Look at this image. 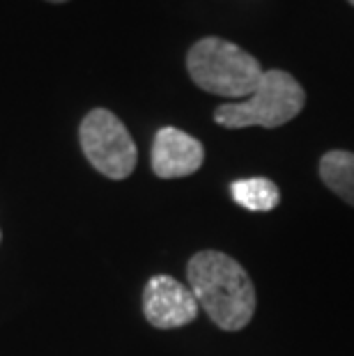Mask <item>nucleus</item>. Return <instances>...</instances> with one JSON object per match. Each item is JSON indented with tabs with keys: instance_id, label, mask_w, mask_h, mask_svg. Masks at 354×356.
Wrapping results in <instances>:
<instances>
[{
	"instance_id": "obj_1",
	"label": "nucleus",
	"mask_w": 354,
	"mask_h": 356,
	"mask_svg": "<svg viewBox=\"0 0 354 356\" xmlns=\"http://www.w3.org/2000/svg\"><path fill=\"white\" fill-rule=\"evenodd\" d=\"M186 278L198 306L218 329L248 327L255 313V287L235 257L221 251H200L189 260Z\"/></svg>"
},
{
	"instance_id": "obj_2",
	"label": "nucleus",
	"mask_w": 354,
	"mask_h": 356,
	"mask_svg": "<svg viewBox=\"0 0 354 356\" xmlns=\"http://www.w3.org/2000/svg\"><path fill=\"white\" fill-rule=\"evenodd\" d=\"M186 70L200 90L239 102L251 97L262 79L258 60L221 37H205L195 42L186 56Z\"/></svg>"
},
{
	"instance_id": "obj_3",
	"label": "nucleus",
	"mask_w": 354,
	"mask_h": 356,
	"mask_svg": "<svg viewBox=\"0 0 354 356\" xmlns=\"http://www.w3.org/2000/svg\"><path fill=\"white\" fill-rule=\"evenodd\" d=\"M306 104V92L292 74L283 70L262 72L258 88L244 102L221 104L214 111V122L225 129L265 127L276 129L295 120Z\"/></svg>"
},
{
	"instance_id": "obj_4",
	"label": "nucleus",
	"mask_w": 354,
	"mask_h": 356,
	"mask_svg": "<svg viewBox=\"0 0 354 356\" xmlns=\"http://www.w3.org/2000/svg\"><path fill=\"white\" fill-rule=\"evenodd\" d=\"M79 140L86 159L104 177L127 179L136 168V143L115 113L106 108L90 111L81 122Z\"/></svg>"
},
{
	"instance_id": "obj_5",
	"label": "nucleus",
	"mask_w": 354,
	"mask_h": 356,
	"mask_svg": "<svg viewBox=\"0 0 354 356\" xmlns=\"http://www.w3.org/2000/svg\"><path fill=\"white\" fill-rule=\"evenodd\" d=\"M198 301L191 287L182 285L172 276H152L143 292V313L156 329H179L198 317Z\"/></svg>"
},
{
	"instance_id": "obj_6",
	"label": "nucleus",
	"mask_w": 354,
	"mask_h": 356,
	"mask_svg": "<svg viewBox=\"0 0 354 356\" xmlns=\"http://www.w3.org/2000/svg\"><path fill=\"white\" fill-rule=\"evenodd\" d=\"M205 161V147L198 138L175 127H163L152 143V170L161 179L189 177Z\"/></svg>"
},
{
	"instance_id": "obj_7",
	"label": "nucleus",
	"mask_w": 354,
	"mask_h": 356,
	"mask_svg": "<svg viewBox=\"0 0 354 356\" xmlns=\"http://www.w3.org/2000/svg\"><path fill=\"white\" fill-rule=\"evenodd\" d=\"M230 195L246 211H274L281 204V188L267 177H242L230 181Z\"/></svg>"
},
{
	"instance_id": "obj_8",
	"label": "nucleus",
	"mask_w": 354,
	"mask_h": 356,
	"mask_svg": "<svg viewBox=\"0 0 354 356\" xmlns=\"http://www.w3.org/2000/svg\"><path fill=\"white\" fill-rule=\"evenodd\" d=\"M320 177L329 191L354 207V152L331 149L320 159Z\"/></svg>"
},
{
	"instance_id": "obj_9",
	"label": "nucleus",
	"mask_w": 354,
	"mask_h": 356,
	"mask_svg": "<svg viewBox=\"0 0 354 356\" xmlns=\"http://www.w3.org/2000/svg\"><path fill=\"white\" fill-rule=\"evenodd\" d=\"M49 3H67V0H49Z\"/></svg>"
},
{
	"instance_id": "obj_10",
	"label": "nucleus",
	"mask_w": 354,
	"mask_h": 356,
	"mask_svg": "<svg viewBox=\"0 0 354 356\" xmlns=\"http://www.w3.org/2000/svg\"><path fill=\"white\" fill-rule=\"evenodd\" d=\"M348 3H350V5H354V0H348Z\"/></svg>"
},
{
	"instance_id": "obj_11",
	"label": "nucleus",
	"mask_w": 354,
	"mask_h": 356,
	"mask_svg": "<svg viewBox=\"0 0 354 356\" xmlns=\"http://www.w3.org/2000/svg\"><path fill=\"white\" fill-rule=\"evenodd\" d=\"M0 239H3V232H0Z\"/></svg>"
}]
</instances>
